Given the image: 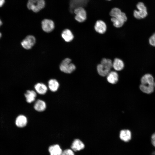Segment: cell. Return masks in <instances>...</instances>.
I'll return each mask as SVG.
<instances>
[{"instance_id":"6da1fadb","label":"cell","mask_w":155,"mask_h":155,"mask_svg":"<svg viewBox=\"0 0 155 155\" xmlns=\"http://www.w3.org/2000/svg\"><path fill=\"white\" fill-rule=\"evenodd\" d=\"M154 82L155 80L152 75L150 73L146 74L141 78L140 88L144 93L150 94L154 91Z\"/></svg>"},{"instance_id":"7a4b0ae2","label":"cell","mask_w":155,"mask_h":155,"mask_svg":"<svg viewBox=\"0 0 155 155\" xmlns=\"http://www.w3.org/2000/svg\"><path fill=\"white\" fill-rule=\"evenodd\" d=\"M112 67V61L109 59L104 58L101 60L100 63L98 65L97 70L100 75L104 77L107 75Z\"/></svg>"},{"instance_id":"3957f363","label":"cell","mask_w":155,"mask_h":155,"mask_svg":"<svg viewBox=\"0 0 155 155\" xmlns=\"http://www.w3.org/2000/svg\"><path fill=\"white\" fill-rule=\"evenodd\" d=\"M45 5L44 0H28L27 3L28 8L35 12L39 11Z\"/></svg>"},{"instance_id":"277c9868","label":"cell","mask_w":155,"mask_h":155,"mask_svg":"<svg viewBox=\"0 0 155 155\" xmlns=\"http://www.w3.org/2000/svg\"><path fill=\"white\" fill-rule=\"evenodd\" d=\"M137 10H134L133 15L136 19H141L146 17L148 15L146 7L142 2H139L136 5Z\"/></svg>"},{"instance_id":"5b68a950","label":"cell","mask_w":155,"mask_h":155,"mask_svg":"<svg viewBox=\"0 0 155 155\" xmlns=\"http://www.w3.org/2000/svg\"><path fill=\"white\" fill-rule=\"evenodd\" d=\"M59 68L60 70L63 72L70 73L75 69V65L71 62V60L69 58H66L61 62Z\"/></svg>"},{"instance_id":"8992f818","label":"cell","mask_w":155,"mask_h":155,"mask_svg":"<svg viewBox=\"0 0 155 155\" xmlns=\"http://www.w3.org/2000/svg\"><path fill=\"white\" fill-rule=\"evenodd\" d=\"M75 14V19L79 22L82 23L85 21L87 18V14L86 10L82 7H77L73 10Z\"/></svg>"},{"instance_id":"52a82bcc","label":"cell","mask_w":155,"mask_h":155,"mask_svg":"<svg viewBox=\"0 0 155 155\" xmlns=\"http://www.w3.org/2000/svg\"><path fill=\"white\" fill-rule=\"evenodd\" d=\"M111 20L114 27L119 28L122 27L126 22L127 17L126 14L122 12L118 16L115 17H111Z\"/></svg>"},{"instance_id":"ba28073f","label":"cell","mask_w":155,"mask_h":155,"mask_svg":"<svg viewBox=\"0 0 155 155\" xmlns=\"http://www.w3.org/2000/svg\"><path fill=\"white\" fill-rule=\"evenodd\" d=\"M36 39L32 35H28L22 42L21 44L24 48L29 49L34 45Z\"/></svg>"},{"instance_id":"9c48e42d","label":"cell","mask_w":155,"mask_h":155,"mask_svg":"<svg viewBox=\"0 0 155 155\" xmlns=\"http://www.w3.org/2000/svg\"><path fill=\"white\" fill-rule=\"evenodd\" d=\"M42 28L44 32H50L54 29L55 27L54 23L51 20L45 19L41 22Z\"/></svg>"},{"instance_id":"30bf717a","label":"cell","mask_w":155,"mask_h":155,"mask_svg":"<svg viewBox=\"0 0 155 155\" xmlns=\"http://www.w3.org/2000/svg\"><path fill=\"white\" fill-rule=\"evenodd\" d=\"M94 28L97 32L100 34H103L106 30L107 26L104 21L99 20L96 22L94 26Z\"/></svg>"},{"instance_id":"8fae6325","label":"cell","mask_w":155,"mask_h":155,"mask_svg":"<svg viewBox=\"0 0 155 155\" xmlns=\"http://www.w3.org/2000/svg\"><path fill=\"white\" fill-rule=\"evenodd\" d=\"M85 145L80 140L76 139L73 142L71 145V149L74 151L78 152L84 149Z\"/></svg>"},{"instance_id":"7c38bea8","label":"cell","mask_w":155,"mask_h":155,"mask_svg":"<svg viewBox=\"0 0 155 155\" xmlns=\"http://www.w3.org/2000/svg\"><path fill=\"white\" fill-rule=\"evenodd\" d=\"M119 136L122 141L127 142H129L131 139V133L128 129L122 130L120 131Z\"/></svg>"},{"instance_id":"4fadbf2b","label":"cell","mask_w":155,"mask_h":155,"mask_svg":"<svg viewBox=\"0 0 155 155\" xmlns=\"http://www.w3.org/2000/svg\"><path fill=\"white\" fill-rule=\"evenodd\" d=\"M48 150L50 155H61L63 152L59 145L57 144L50 146Z\"/></svg>"},{"instance_id":"5bb4252c","label":"cell","mask_w":155,"mask_h":155,"mask_svg":"<svg viewBox=\"0 0 155 155\" xmlns=\"http://www.w3.org/2000/svg\"><path fill=\"white\" fill-rule=\"evenodd\" d=\"M119 76L117 73L115 71H110L107 75L108 82L111 84L116 83L118 80Z\"/></svg>"},{"instance_id":"9a60e30c","label":"cell","mask_w":155,"mask_h":155,"mask_svg":"<svg viewBox=\"0 0 155 155\" xmlns=\"http://www.w3.org/2000/svg\"><path fill=\"white\" fill-rule=\"evenodd\" d=\"M27 123V118L23 115H19L16 118L15 121L16 125L19 127H24L26 125Z\"/></svg>"},{"instance_id":"2e32d148","label":"cell","mask_w":155,"mask_h":155,"mask_svg":"<svg viewBox=\"0 0 155 155\" xmlns=\"http://www.w3.org/2000/svg\"><path fill=\"white\" fill-rule=\"evenodd\" d=\"M124 67V64L123 61L118 58H115L113 62V67L117 71L122 70Z\"/></svg>"},{"instance_id":"e0dca14e","label":"cell","mask_w":155,"mask_h":155,"mask_svg":"<svg viewBox=\"0 0 155 155\" xmlns=\"http://www.w3.org/2000/svg\"><path fill=\"white\" fill-rule=\"evenodd\" d=\"M46 108V104L45 102L40 99L36 100L34 105V109L38 112H42L44 111Z\"/></svg>"},{"instance_id":"ac0fdd59","label":"cell","mask_w":155,"mask_h":155,"mask_svg":"<svg viewBox=\"0 0 155 155\" xmlns=\"http://www.w3.org/2000/svg\"><path fill=\"white\" fill-rule=\"evenodd\" d=\"M61 36L64 40L66 42H70L73 38L74 36L71 31L68 29H65L62 32Z\"/></svg>"},{"instance_id":"d6986e66","label":"cell","mask_w":155,"mask_h":155,"mask_svg":"<svg viewBox=\"0 0 155 155\" xmlns=\"http://www.w3.org/2000/svg\"><path fill=\"white\" fill-rule=\"evenodd\" d=\"M24 95L27 102L31 103L35 100L36 96V94L33 90H28L25 94Z\"/></svg>"},{"instance_id":"ffe728a7","label":"cell","mask_w":155,"mask_h":155,"mask_svg":"<svg viewBox=\"0 0 155 155\" xmlns=\"http://www.w3.org/2000/svg\"><path fill=\"white\" fill-rule=\"evenodd\" d=\"M34 88L37 92L40 94H45L47 90L46 86L42 83L37 84L34 86Z\"/></svg>"},{"instance_id":"44dd1931","label":"cell","mask_w":155,"mask_h":155,"mask_svg":"<svg viewBox=\"0 0 155 155\" xmlns=\"http://www.w3.org/2000/svg\"><path fill=\"white\" fill-rule=\"evenodd\" d=\"M59 86L58 82L54 79H51L48 82V87L50 90L53 92L56 91Z\"/></svg>"},{"instance_id":"7402d4cb","label":"cell","mask_w":155,"mask_h":155,"mask_svg":"<svg viewBox=\"0 0 155 155\" xmlns=\"http://www.w3.org/2000/svg\"><path fill=\"white\" fill-rule=\"evenodd\" d=\"M122 12L121 9L119 8L114 7L111 9L109 14L111 17H115L120 15Z\"/></svg>"},{"instance_id":"603a6c76","label":"cell","mask_w":155,"mask_h":155,"mask_svg":"<svg viewBox=\"0 0 155 155\" xmlns=\"http://www.w3.org/2000/svg\"><path fill=\"white\" fill-rule=\"evenodd\" d=\"M61 155H75V154L71 149H67L63 151Z\"/></svg>"},{"instance_id":"cb8c5ba5","label":"cell","mask_w":155,"mask_h":155,"mask_svg":"<svg viewBox=\"0 0 155 155\" xmlns=\"http://www.w3.org/2000/svg\"><path fill=\"white\" fill-rule=\"evenodd\" d=\"M149 42L150 45L155 47V32L149 38Z\"/></svg>"},{"instance_id":"d4e9b609","label":"cell","mask_w":155,"mask_h":155,"mask_svg":"<svg viewBox=\"0 0 155 155\" xmlns=\"http://www.w3.org/2000/svg\"><path fill=\"white\" fill-rule=\"evenodd\" d=\"M151 141L152 145L155 147V132L151 136Z\"/></svg>"},{"instance_id":"484cf974","label":"cell","mask_w":155,"mask_h":155,"mask_svg":"<svg viewBox=\"0 0 155 155\" xmlns=\"http://www.w3.org/2000/svg\"><path fill=\"white\" fill-rule=\"evenodd\" d=\"M5 3V0H0V7H1Z\"/></svg>"},{"instance_id":"4316f807","label":"cell","mask_w":155,"mask_h":155,"mask_svg":"<svg viewBox=\"0 0 155 155\" xmlns=\"http://www.w3.org/2000/svg\"><path fill=\"white\" fill-rule=\"evenodd\" d=\"M152 155H155V151L153 152L152 153Z\"/></svg>"},{"instance_id":"83f0119b","label":"cell","mask_w":155,"mask_h":155,"mask_svg":"<svg viewBox=\"0 0 155 155\" xmlns=\"http://www.w3.org/2000/svg\"><path fill=\"white\" fill-rule=\"evenodd\" d=\"M2 22L0 19V26L2 25Z\"/></svg>"},{"instance_id":"f1b7e54d","label":"cell","mask_w":155,"mask_h":155,"mask_svg":"<svg viewBox=\"0 0 155 155\" xmlns=\"http://www.w3.org/2000/svg\"><path fill=\"white\" fill-rule=\"evenodd\" d=\"M1 33L0 32V38H1Z\"/></svg>"},{"instance_id":"f546056e","label":"cell","mask_w":155,"mask_h":155,"mask_svg":"<svg viewBox=\"0 0 155 155\" xmlns=\"http://www.w3.org/2000/svg\"><path fill=\"white\" fill-rule=\"evenodd\" d=\"M154 87L155 88V82H154Z\"/></svg>"},{"instance_id":"4dcf8cb0","label":"cell","mask_w":155,"mask_h":155,"mask_svg":"<svg viewBox=\"0 0 155 155\" xmlns=\"http://www.w3.org/2000/svg\"><path fill=\"white\" fill-rule=\"evenodd\" d=\"M106 0L108 1H111V0Z\"/></svg>"}]
</instances>
